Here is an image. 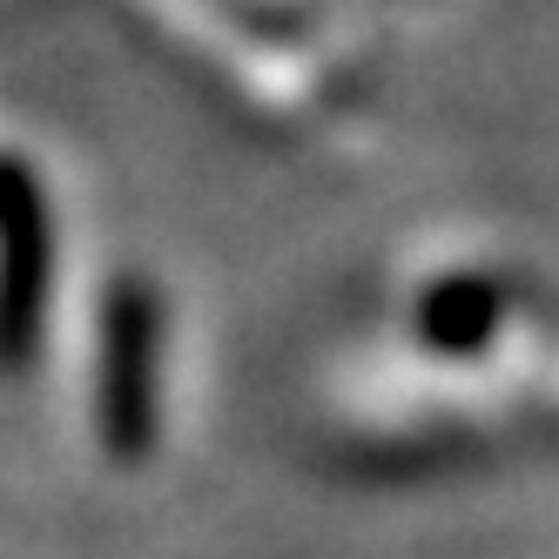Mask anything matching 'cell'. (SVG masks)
I'll return each mask as SVG.
<instances>
[{"instance_id":"cell-3","label":"cell","mask_w":559,"mask_h":559,"mask_svg":"<svg viewBox=\"0 0 559 559\" xmlns=\"http://www.w3.org/2000/svg\"><path fill=\"white\" fill-rule=\"evenodd\" d=\"M412 331L431 357H486L506 331V284L486 270H445L438 284H425Z\"/></svg>"},{"instance_id":"cell-1","label":"cell","mask_w":559,"mask_h":559,"mask_svg":"<svg viewBox=\"0 0 559 559\" xmlns=\"http://www.w3.org/2000/svg\"><path fill=\"white\" fill-rule=\"evenodd\" d=\"M163 290L142 276H115L95 324V438L115 465H142L163 438Z\"/></svg>"},{"instance_id":"cell-2","label":"cell","mask_w":559,"mask_h":559,"mask_svg":"<svg viewBox=\"0 0 559 559\" xmlns=\"http://www.w3.org/2000/svg\"><path fill=\"white\" fill-rule=\"evenodd\" d=\"M55 297V210L21 155H0V378L41 357Z\"/></svg>"}]
</instances>
